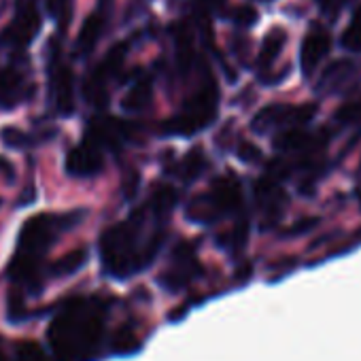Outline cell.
<instances>
[{"mask_svg":"<svg viewBox=\"0 0 361 361\" xmlns=\"http://www.w3.org/2000/svg\"><path fill=\"white\" fill-rule=\"evenodd\" d=\"M106 317L109 304L96 295L66 300L47 327L56 361H96L106 338Z\"/></svg>","mask_w":361,"mask_h":361,"instance_id":"6da1fadb","label":"cell"},{"mask_svg":"<svg viewBox=\"0 0 361 361\" xmlns=\"http://www.w3.org/2000/svg\"><path fill=\"white\" fill-rule=\"evenodd\" d=\"M85 217V211L71 213H41L24 221L18 249L9 262V276L16 291L39 295L43 291V257L56 245V240L75 228Z\"/></svg>","mask_w":361,"mask_h":361,"instance_id":"7a4b0ae2","label":"cell"},{"mask_svg":"<svg viewBox=\"0 0 361 361\" xmlns=\"http://www.w3.org/2000/svg\"><path fill=\"white\" fill-rule=\"evenodd\" d=\"M149 204L134 211L126 221L111 226L100 236L102 270L113 279H128L145 270L164 243L161 226L147 232Z\"/></svg>","mask_w":361,"mask_h":361,"instance_id":"3957f363","label":"cell"},{"mask_svg":"<svg viewBox=\"0 0 361 361\" xmlns=\"http://www.w3.org/2000/svg\"><path fill=\"white\" fill-rule=\"evenodd\" d=\"M217 102H219V90L213 79L204 85L185 102V109L180 111L176 117L168 119L161 128L164 134L168 136H194L209 128L215 117H217Z\"/></svg>","mask_w":361,"mask_h":361,"instance_id":"277c9868","label":"cell"},{"mask_svg":"<svg viewBox=\"0 0 361 361\" xmlns=\"http://www.w3.org/2000/svg\"><path fill=\"white\" fill-rule=\"evenodd\" d=\"M238 207L240 185L232 174H228L213 180L209 194H200L188 204V219L194 224H215L224 215L238 211Z\"/></svg>","mask_w":361,"mask_h":361,"instance_id":"5b68a950","label":"cell"},{"mask_svg":"<svg viewBox=\"0 0 361 361\" xmlns=\"http://www.w3.org/2000/svg\"><path fill=\"white\" fill-rule=\"evenodd\" d=\"M317 111H319V106L312 102H306V104H283V102L268 104L253 117L251 128L257 134H268V132L279 130V128H298V126L312 121Z\"/></svg>","mask_w":361,"mask_h":361,"instance_id":"8992f818","label":"cell"},{"mask_svg":"<svg viewBox=\"0 0 361 361\" xmlns=\"http://www.w3.org/2000/svg\"><path fill=\"white\" fill-rule=\"evenodd\" d=\"M41 26H43V20L35 7V3H30V0L28 3H22L16 18L11 20V24L3 30V35H0V45L24 49L39 37Z\"/></svg>","mask_w":361,"mask_h":361,"instance_id":"52a82bcc","label":"cell"},{"mask_svg":"<svg viewBox=\"0 0 361 361\" xmlns=\"http://www.w3.org/2000/svg\"><path fill=\"white\" fill-rule=\"evenodd\" d=\"M49 87H51V100L60 115L68 117L75 113V77L73 71L60 62L58 51H51L49 60Z\"/></svg>","mask_w":361,"mask_h":361,"instance_id":"ba28073f","label":"cell"},{"mask_svg":"<svg viewBox=\"0 0 361 361\" xmlns=\"http://www.w3.org/2000/svg\"><path fill=\"white\" fill-rule=\"evenodd\" d=\"M104 166V155H102V147H98L96 142H92L90 138H85L81 145L73 147L66 155L64 161V170L71 176L77 178H87V176H96Z\"/></svg>","mask_w":361,"mask_h":361,"instance_id":"9c48e42d","label":"cell"},{"mask_svg":"<svg viewBox=\"0 0 361 361\" xmlns=\"http://www.w3.org/2000/svg\"><path fill=\"white\" fill-rule=\"evenodd\" d=\"M32 96V83L16 66L0 68V111H11Z\"/></svg>","mask_w":361,"mask_h":361,"instance_id":"30bf717a","label":"cell"},{"mask_svg":"<svg viewBox=\"0 0 361 361\" xmlns=\"http://www.w3.org/2000/svg\"><path fill=\"white\" fill-rule=\"evenodd\" d=\"M331 49V37L327 30L314 26L306 32L304 41H302V47H300V66H302V73L306 77H310L319 64L325 60V56L329 54Z\"/></svg>","mask_w":361,"mask_h":361,"instance_id":"8fae6325","label":"cell"},{"mask_svg":"<svg viewBox=\"0 0 361 361\" xmlns=\"http://www.w3.org/2000/svg\"><path fill=\"white\" fill-rule=\"evenodd\" d=\"M109 9H111V0H100V7L83 22L79 37H77V43H75V54L79 58L90 56L94 51V47L98 45L102 30H104V24H106Z\"/></svg>","mask_w":361,"mask_h":361,"instance_id":"7c38bea8","label":"cell"},{"mask_svg":"<svg viewBox=\"0 0 361 361\" xmlns=\"http://www.w3.org/2000/svg\"><path fill=\"white\" fill-rule=\"evenodd\" d=\"M357 73L359 71L350 60H336L323 71V75L317 83V92L319 94H336V92L348 87L353 83V79L357 77Z\"/></svg>","mask_w":361,"mask_h":361,"instance_id":"4fadbf2b","label":"cell"},{"mask_svg":"<svg viewBox=\"0 0 361 361\" xmlns=\"http://www.w3.org/2000/svg\"><path fill=\"white\" fill-rule=\"evenodd\" d=\"M323 134H325V130L312 134V132H304V130L291 128L289 132L279 134V136L272 140V145H274V149H279V151H298V149H308V151H310V149H317L319 145H323V138H319V136H323Z\"/></svg>","mask_w":361,"mask_h":361,"instance_id":"5bb4252c","label":"cell"},{"mask_svg":"<svg viewBox=\"0 0 361 361\" xmlns=\"http://www.w3.org/2000/svg\"><path fill=\"white\" fill-rule=\"evenodd\" d=\"M285 43H287V32L283 28H272L262 41V47H259V54H257V68L268 71L279 60Z\"/></svg>","mask_w":361,"mask_h":361,"instance_id":"9a60e30c","label":"cell"},{"mask_svg":"<svg viewBox=\"0 0 361 361\" xmlns=\"http://www.w3.org/2000/svg\"><path fill=\"white\" fill-rule=\"evenodd\" d=\"M255 200H257L259 209L270 211V213H274V211L281 213L283 204L287 202V194L276 183H272L270 178H262L255 183Z\"/></svg>","mask_w":361,"mask_h":361,"instance_id":"2e32d148","label":"cell"},{"mask_svg":"<svg viewBox=\"0 0 361 361\" xmlns=\"http://www.w3.org/2000/svg\"><path fill=\"white\" fill-rule=\"evenodd\" d=\"M111 79H106L98 68H94L90 73V77L83 81V98L96 106V109H104L109 104V90H106V83Z\"/></svg>","mask_w":361,"mask_h":361,"instance_id":"e0dca14e","label":"cell"},{"mask_svg":"<svg viewBox=\"0 0 361 361\" xmlns=\"http://www.w3.org/2000/svg\"><path fill=\"white\" fill-rule=\"evenodd\" d=\"M151 98H153V83H151V79H140V81H136L130 90H128V94L123 96V100H121V106L126 109V111H142V109H147L149 106V102H151Z\"/></svg>","mask_w":361,"mask_h":361,"instance_id":"ac0fdd59","label":"cell"},{"mask_svg":"<svg viewBox=\"0 0 361 361\" xmlns=\"http://www.w3.org/2000/svg\"><path fill=\"white\" fill-rule=\"evenodd\" d=\"M87 262V249H75L71 253H66L62 259H58L56 264H51L49 268V274L51 276H71L75 274L77 270H81Z\"/></svg>","mask_w":361,"mask_h":361,"instance_id":"d6986e66","label":"cell"},{"mask_svg":"<svg viewBox=\"0 0 361 361\" xmlns=\"http://www.w3.org/2000/svg\"><path fill=\"white\" fill-rule=\"evenodd\" d=\"M149 204L153 207V211H155L159 217H168L170 211H172L174 204H176V190L170 188V185H159V188L155 190V194H153V198H151Z\"/></svg>","mask_w":361,"mask_h":361,"instance_id":"ffe728a7","label":"cell"},{"mask_svg":"<svg viewBox=\"0 0 361 361\" xmlns=\"http://www.w3.org/2000/svg\"><path fill=\"white\" fill-rule=\"evenodd\" d=\"M207 159H204V155H202V151L200 149H194L185 159H183V164L178 166V176H183L185 180H194L196 176H200L202 174V170L207 168Z\"/></svg>","mask_w":361,"mask_h":361,"instance_id":"44dd1931","label":"cell"},{"mask_svg":"<svg viewBox=\"0 0 361 361\" xmlns=\"http://www.w3.org/2000/svg\"><path fill=\"white\" fill-rule=\"evenodd\" d=\"M13 361H51L47 350L35 342V340H22L16 344V357Z\"/></svg>","mask_w":361,"mask_h":361,"instance_id":"7402d4cb","label":"cell"},{"mask_svg":"<svg viewBox=\"0 0 361 361\" xmlns=\"http://www.w3.org/2000/svg\"><path fill=\"white\" fill-rule=\"evenodd\" d=\"M342 47L348 51H359L361 49V16L357 13L350 22V26L342 35Z\"/></svg>","mask_w":361,"mask_h":361,"instance_id":"603a6c76","label":"cell"},{"mask_svg":"<svg viewBox=\"0 0 361 361\" xmlns=\"http://www.w3.org/2000/svg\"><path fill=\"white\" fill-rule=\"evenodd\" d=\"M47 5V13L58 20L60 24H68L71 16H73V0H45Z\"/></svg>","mask_w":361,"mask_h":361,"instance_id":"cb8c5ba5","label":"cell"},{"mask_svg":"<svg viewBox=\"0 0 361 361\" xmlns=\"http://www.w3.org/2000/svg\"><path fill=\"white\" fill-rule=\"evenodd\" d=\"M3 136H5V142L9 147H13V149H26V147H32V145L41 142V140H37V136L26 134V132H20L16 128H7L3 132Z\"/></svg>","mask_w":361,"mask_h":361,"instance_id":"d4e9b609","label":"cell"},{"mask_svg":"<svg viewBox=\"0 0 361 361\" xmlns=\"http://www.w3.org/2000/svg\"><path fill=\"white\" fill-rule=\"evenodd\" d=\"M257 20H259L257 11H255L253 7H249V5L238 7V9H234V13H232V22L238 24L240 28H251Z\"/></svg>","mask_w":361,"mask_h":361,"instance_id":"484cf974","label":"cell"},{"mask_svg":"<svg viewBox=\"0 0 361 361\" xmlns=\"http://www.w3.org/2000/svg\"><path fill=\"white\" fill-rule=\"evenodd\" d=\"M336 121L340 123H350V121H357L361 117V102H348V104H342L338 111H336Z\"/></svg>","mask_w":361,"mask_h":361,"instance_id":"4316f807","label":"cell"},{"mask_svg":"<svg viewBox=\"0 0 361 361\" xmlns=\"http://www.w3.org/2000/svg\"><path fill=\"white\" fill-rule=\"evenodd\" d=\"M259 155H262V151H259L257 147H253L251 142H243V145L238 147V157H240L243 161H247V164L259 161Z\"/></svg>","mask_w":361,"mask_h":361,"instance_id":"83f0119b","label":"cell"},{"mask_svg":"<svg viewBox=\"0 0 361 361\" xmlns=\"http://www.w3.org/2000/svg\"><path fill=\"white\" fill-rule=\"evenodd\" d=\"M348 0H323V5L325 7H334V9H338V7H342V5H346Z\"/></svg>","mask_w":361,"mask_h":361,"instance_id":"f1b7e54d","label":"cell"},{"mask_svg":"<svg viewBox=\"0 0 361 361\" xmlns=\"http://www.w3.org/2000/svg\"><path fill=\"white\" fill-rule=\"evenodd\" d=\"M0 361H9V357H7V353H5L3 344H0Z\"/></svg>","mask_w":361,"mask_h":361,"instance_id":"f546056e","label":"cell"},{"mask_svg":"<svg viewBox=\"0 0 361 361\" xmlns=\"http://www.w3.org/2000/svg\"><path fill=\"white\" fill-rule=\"evenodd\" d=\"M0 166H7V164H5V161H0Z\"/></svg>","mask_w":361,"mask_h":361,"instance_id":"4dcf8cb0","label":"cell"},{"mask_svg":"<svg viewBox=\"0 0 361 361\" xmlns=\"http://www.w3.org/2000/svg\"><path fill=\"white\" fill-rule=\"evenodd\" d=\"M266 3H268V0H266Z\"/></svg>","mask_w":361,"mask_h":361,"instance_id":"1f68e13d","label":"cell"},{"mask_svg":"<svg viewBox=\"0 0 361 361\" xmlns=\"http://www.w3.org/2000/svg\"><path fill=\"white\" fill-rule=\"evenodd\" d=\"M359 168H361V166H359Z\"/></svg>","mask_w":361,"mask_h":361,"instance_id":"d6a6232c","label":"cell"}]
</instances>
